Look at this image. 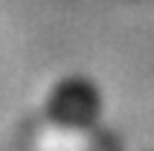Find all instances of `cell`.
<instances>
[{"label":"cell","instance_id":"cell-1","mask_svg":"<svg viewBox=\"0 0 154 151\" xmlns=\"http://www.w3.org/2000/svg\"><path fill=\"white\" fill-rule=\"evenodd\" d=\"M44 110H47V119L52 125L70 128V131H85V128L96 125V119L102 116L105 99L93 79L64 76L50 87Z\"/></svg>","mask_w":154,"mask_h":151}]
</instances>
